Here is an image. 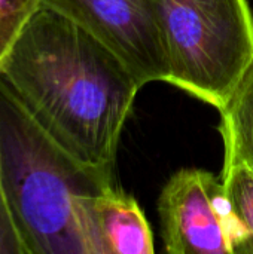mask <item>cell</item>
Returning a JSON list of instances; mask_svg holds the SVG:
<instances>
[{"label":"cell","instance_id":"6da1fadb","mask_svg":"<svg viewBox=\"0 0 253 254\" xmlns=\"http://www.w3.org/2000/svg\"><path fill=\"white\" fill-rule=\"evenodd\" d=\"M0 79L67 153L113 171L121 132L143 86L109 45L43 6L3 61Z\"/></svg>","mask_w":253,"mask_h":254},{"label":"cell","instance_id":"7a4b0ae2","mask_svg":"<svg viewBox=\"0 0 253 254\" xmlns=\"http://www.w3.org/2000/svg\"><path fill=\"white\" fill-rule=\"evenodd\" d=\"M0 168L30 254H101L92 202L113 186V171L67 153L1 79Z\"/></svg>","mask_w":253,"mask_h":254},{"label":"cell","instance_id":"3957f363","mask_svg":"<svg viewBox=\"0 0 253 254\" xmlns=\"http://www.w3.org/2000/svg\"><path fill=\"white\" fill-rule=\"evenodd\" d=\"M167 82L221 110L253 63L248 0H151Z\"/></svg>","mask_w":253,"mask_h":254},{"label":"cell","instance_id":"277c9868","mask_svg":"<svg viewBox=\"0 0 253 254\" xmlns=\"http://www.w3.org/2000/svg\"><path fill=\"white\" fill-rule=\"evenodd\" d=\"M161 237L169 254H249V238L212 173L183 168L158 198Z\"/></svg>","mask_w":253,"mask_h":254},{"label":"cell","instance_id":"5b68a950","mask_svg":"<svg viewBox=\"0 0 253 254\" xmlns=\"http://www.w3.org/2000/svg\"><path fill=\"white\" fill-rule=\"evenodd\" d=\"M109 45L142 86L167 82L169 70L151 0H43Z\"/></svg>","mask_w":253,"mask_h":254},{"label":"cell","instance_id":"8992f818","mask_svg":"<svg viewBox=\"0 0 253 254\" xmlns=\"http://www.w3.org/2000/svg\"><path fill=\"white\" fill-rule=\"evenodd\" d=\"M94 225L101 254H154L151 225L134 196L115 185L94 198Z\"/></svg>","mask_w":253,"mask_h":254},{"label":"cell","instance_id":"52a82bcc","mask_svg":"<svg viewBox=\"0 0 253 254\" xmlns=\"http://www.w3.org/2000/svg\"><path fill=\"white\" fill-rule=\"evenodd\" d=\"M219 112L224 167L240 164L253 171V63Z\"/></svg>","mask_w":253,"mask_h":254},{"label":"cell","instance_id":"ba28073f","mask_svg":"<svg viewBox=\"0 0 253 254\" xmlns=\"http://www.w3.org/2000/svg\"><path fill=\"white\" fill-rule=\"evenodd\" d=\"M221 182L237 219L248 234L249 254H253V171L240 164L224 167Z\"/></svg>","mask_w":253,"mask_h":254},{"label":"cell","instance_id":"9c48e42d","mask_svg":"<svg viewBox=\"0 0 253 254\" xmlns=\"http://www.w3.org/2000/svg\"><path fill=\"white\" fill-rule=\"evenodd\" d=\"M43 0H0V67Z\"/></svg>","mask_w":253,"mask_h":254},{"label":"cell","instance_id":"30bf717a","mask_svg":"<svg viewBox=\"0 0 253 254\" xmlns=\"http://www.w3.org/2000/svg\"><path fill=\"white\" fill-rule=\"evenodd\" d=\"M0 254H30L25 238L18 226L3 183L0 168Z\"/></svg>","mask_w":253,"mask_h":254}]
</instances>
